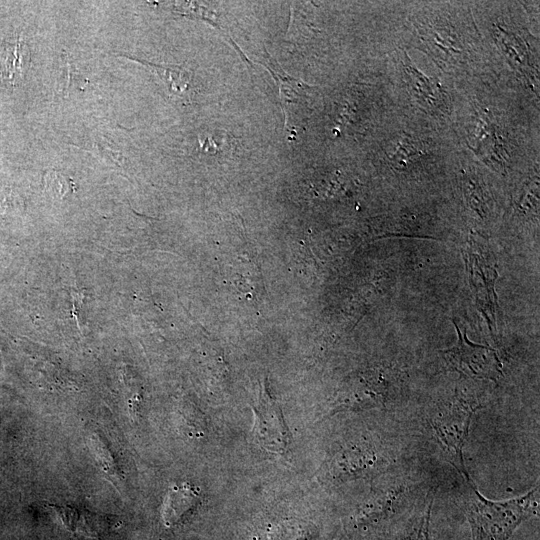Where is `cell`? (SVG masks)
Segmentation results:
<instances>
[{"mask_svg":"<svg viewBox=\"0 0 540 540\" xmlns=\"http://www.w3.org/2000/svg\"><path fill=\"white\" fill-rule=\"evenodd\" d=\"M465 482L463 506L471 540H509L525 520L538 512V487L522 496L495 501L484 497L471 479Z\"/></svg>","mask_w":540,"mask_h":540,"instance_id":"obj_1","label":"cell"},{"mask_svg":"<svg viewBox=\"0 0 540 540\" xmlns=\"http://www.w3.org/2000/svg\"><path fill=\"white\" fill-rule=\"evenodd\" d=\"M477 407L460 397L441 403L429 415V424L449 462L465 481L467 472L463 448L469 433L473 413Z\"/></svg>","mask_w":540,"mask_h":540,"instance_id":"obj_2","label":"cell"},{"mask_svg":"<svg viewBox=\"0 0 540 540\" xmlns=\"http://www.w3.org/2000/svg\"><path fill=\"white\" fill-rule=\"evenodd\" d=\"M465 263L476 304L493 332L498 317V302L494 287L497 265L489 246L481 236L469 237Z\"/></svg>","mask_w":540,"mask_h":540,"instance_id":"obj_3","label":"cell"},{"mask_svg":"<svg viewBox=\"0 0 540 540\" xmlns=\"http://www.w3.org/2000/svg\"><path fill=\"white\" fill-rule=\"evenodd\" d=\"M404 485L384 488L362 509L357 524L374 539L384 540L412 510L413 498Z\"/></svg>","mask_w":540,"mask_h":540,"instance_id":"obj_4","label":"cell"},{"mask_svg":"<svg viewBox=\"0 0 540 540\" xmlns=\"http://www.w3.org/2000/svg\"><path fill=\"white\" fill-rule=\"evenodd\" d=\"M458 341L442 351L446 363L457 372L477 379L496 381L502 374V364L496 351L484 345L471 342L466 330H461L456 322Z\"/></svg>","mask_w":540,"mask_h":540,"instance_id":"obj_5","label":"cell"},{"mask_svg":"<svg viewBox=\"0 0 540 540\" xmlns=\"http://www.w3.org/2000/svg\"><path fill=\"white\" fill-rule=\"evenodd\" d=\"M259 64H262L278 83L285 127L287 131L295 133L297 123L302 122L305 110L309 109L310 94L316 87L289 75L266 50L263 61Z\"/></svg>","mask_w":540,"mask_h":540,"instance_id":"obj_6","label":"cell"},{"mask_svg":"<svg viewBox=\"0 0 540 540\" xmlns=\"http://www.w3.org/2000/svg\"><path fill=\"white\" fill-rule=\"evenodd\" d=\"M254 434L269 452L286 453L289 446L288 430L279 408L268 398H261L254 408Z\"/></svg>","mask_w":540,"mask_h":540,"instance_id":"obj_7","label":"cell"},{"mask_svg":"<svg viewBox=\"0 0 540 540\" xmlns=\"http://www.w3.org/2000/svg\"><path fill=\"white\" fill-rule=\"evenodd\" d=\"M419 37L433 55L445 63L457 65L466 57L464 42L454 27L429 23L421 29Z\"/></svg>","mask_w":540,"mask_h":540,"instance_id":"obj_8","label":"cell"},{"mask_svg":"<svg viewBox=\"0 0 540 540\" xmlns=\"http://www.w3.org/2000/svg\"><path fill=\"white\" fill-rule=\"evenodd\" d=\"M403 70L409 91L414 98L431 112H443L447 108V97L440 83L419 71L405 54Z\"/></svg>","mask_w":540,"mask_h":540,"instance_id":"obj_9","label":"cell"},{"mask_svg":"<svg viewBox=\"0 0 540 540\" xmlns=\"http://www.w3.org/2000/svg\"><path fill=\"white\" fill-rule=\"evenodd\" d=\"M495 36L500 49L515 69L528 77L535 74V65L531 60L529 46L518 33L497 26Z\"/></svg>","mask_w":540,"mask_h":540,"instance_id":"obj_10","label":"cell"},{"mask_svg":"<svg viewBox=\"0 0 540 540\" xmlns=\"http://www.w3.org/2000/svg\"><path fill=\"white\" fill-rule=\"evenodd\" d=\"M199 494L188 484L173 486L169 489L162 505V519L166 526L177 524L180 519L197 503Z\"/></svg>","mask_w":540,"mask_h":540,"instance_id":"obj_11","label":"cell"},{"mask_svg":"<svg viewBox=\"0 0 540 540\" xmlns=\"http://www.w3.org/2000/svg\"><path fill=\"white\" fill-rule=\"evenodd\" d=\"M142 63L151 67L165 84L170 95L183 97L188 94L192 83L190 70L180 65H159L144 61Z\"/></svg>","mask_w":540,"mask_h":540,"instance_id":"obj_12","label":"cell"},{"mask_svg":"<svg viewBox=\"0 0 540 540\" xmlns=\"http://www.w3.org/2000/svg\"><path fill=\"white\" fill-rule=\"evenodd\" d=\"M430 501L420 514L415 516L412 521L407 523L399 532L397 540H433L430 535Z\"/></svg>","mask_w":540,"mask_h":540,"instance_id":"obj_13","label":"cell"},{"mask_svg":"<svg viewBox=\"0 0 540 540\" xmlns=\"http://www.w3.org/2000/svg\"><path fill=\"white\" fill-rule=\"evenodd\" d=\"M424 154L420 144L414 140H400L394 149L388 153V157L397 168L407 167Z\"/></svg>","mask_w":540,"mask_h":540,"instance_id":"obj_14","label":"cell"},{"mask_svg":"<svg viewBox=\"0 0 540 540\" xmlns=\"http://www.w3.org/2000/svg\"><path fill=\"white\" fill-rule=\"evenodd\" d=\"M464 192L468 205L479 216L484 217L487 212V202L484 190L473 176L465 178Z\"/></svg>","mask_w":540,"mask_h":540,"instance_id":"obj_15","label":"cell"},{"mask_svg":"<svg viewBox=\"0 0 540 540\" xmlns=\"http://www.w3.org/2000/svg\"><path fill=\"white\" fill-rule=\"evenodd\" d=\"M71 181L63 174L50 171L45 176L46 190L57 198L63 197L70 189Z\"/></svg>","mask_w":540,"mask_h":540,"instance_id":"obj_16","label":"cell"}]
</instances>
